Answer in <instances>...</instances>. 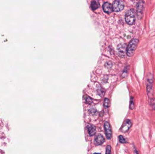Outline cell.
Masks as SVG:
<instances>
[{
	"instance_id": "19",
	"label": "cell",
	"mask_w": 155,
	"mask_h": 154,
	"mask_svg": "<svg viewBox=\"0 0 155 154\" xmlns=\"http://www.w3.org/2000/svg\"><path fill=\"white\" fill-rule=\"evenodd\" d=\"M127 72H128V69H127V68H126L124 71L123 72V73H122V77H126V76H127Z\"/></svg>"
},
{
	"instance_id": "9",
	"label": "cell",
	"mask_w": 155,
	"mask_h": 154,
	"mask_svg": "<svg viewBox=\"0 0 155 154\" xmlns=\"http://www.w3.org/2000/svg\"><path fill=\"white\" fill-rule=\"evenodd\" d=\"M103 8L104 12L107 14H110L113 11V7L111 4L108 2H105L103 4Z\"/></svg>"
},
{
	"instance_id": "18",
	"label": "cell",
	"mask_w": 155,
	"mask_h": 154,
	"mask_svg": "<svg viewBox=\"0 0 155 154\" xmlns=\"http://www.w3.org/2000/svg\"><path fill=\"white\" fill-rule=\"evenodd\" d=\"M111 147L110 145H108L106 148V154H110L111 153Z\"/></svg>"
},
{
	"instance_id": "5",
	"label": "cell",
	"mask_w": 155,
	"mask_h": 154,
	"mask_svg": "<svg viewBox=\"0 0 155 154\" xmlns=\"http://www.w3.org/2000/svg\"><path fill=\"white\" fill-rule=\"evenodd\" d=\"M126 45L124 43H120L117 47L119 55L121 58H124L126 54H127Z\"/></svg>"
},
{
	"instance_id": "17",
	"label": "cell",
	"mask_w": 155,
	"mask_h": 154,
	"mask_svg": "<svg viewBox=\"0 0 155 154\" xmlns=\"http://www.w3.org/2000/svg\"><path fill=\"white\" fill-rule=\"evenodd\" d=\"M150 105L153 110H155V99L152 98L150 100Z\"/></svg>"
},
{
	"instance_id": "12",
	"label": "cell",
	"mask_w": 155,
	"mask_h": 154,
	"mask_svg": "<svg viewBox=\"0 0 155 154\" xmlns=\"http://www.w3.org/2000/svg\"><path fill=\"white\" fill-rule=\"evenodd\" d=\"M99 3L98 1L97 0H94L92 2H91V7L93 11L96 10L99 7Z\"/></svg>"
},
{
	"instance_id": "3",
	"label": "cell",
	"mask_w": 155,
	"mask_h": 154,
	"mask_svg": "<svg viewBox=\"0 0 155 154\" xmlns=\"http://www.w3.org/2000/svg\"><path fill=\"white\" fill-rule=\"evenodd\" d=\"M145 9V3L143 1H140L137 5V17L139 20L142 19L143 16Z\"/></svg>"
},
{
	"instance_id": "10",
	"label": "cell",
	"mask_w": 155,
	"mask_h": 154,
	"mask_svg": "<svg viewBox=\"0 0 155 154\" xmlns=\"http://www.w3.org/2000/svg\"><path fill=\"white\" fill-rule=\"evenodd\" d=\"M87 129L88 133L90 136H94L95 134L96 130L95 127L94 125L91 124L88 125L87 126Z\"/></svg>"
},
{
	"instance_id": "2",
	"label": "cell",
	"mask_w": 155,
	"mask_h": 154,
	"mask_svg": "<svg viewBox=\"0 0 155 154\" xmlns=\"http://www.w3.org/2000/svg\"><path fill=\"white\" fill-rule=\"evenodd\" d=\"M135 13L133 9L128 10L125 14V20L126 23L129 25H133L135 22Z\"/></svg>"
},
{
	"instance_id": "15",
	"label": "cell",
	"mask_w": 155,
	"mask_h": 154,
	"mask_svg": "<svg viewBox=\"0 0 155 154\" xmlns=\"http://www.w3.org/2000/svg\"><path fill=\"white\" fill-rule=\"evenodd\" d=\"M84 98L85 100L86 103L91 104L92 103V102H93L92 99L91 98H90V97L88 96H84Z\"/></svg>"
},
{
	"instance_id": "1",
	"label": "cell",
	"mask_w": 155,
	"mask_h": 154,
	"mask_svg": "<svg viewBox=\"0 0 155 154\" xmlns=\"http://www.w3.org/2000/svg\"><path fill=\"white\" fill-rule=\"evenodd\" d=\"M138 42V39H133L129 43L127 48V55L128 56H132L134 55Z\"/></svg>"
},
{
	"instance_id": "8",
	"label": "cell",
	"mask_w": 155,
	"mask_h": 154,
	"mask_svg": "<svg viewBox=\"0 0 155 154\" xmlns=\"http://www.w3.org/2000/svg\"><path fill=\"white\" fill-rule=\"evenodd\" d=\"M104 142L105 139L101 134H98L95 139V143L96 145H101Z\"/></svg>"
},
{
	"instance_id": "4",
	"label": "cell",
	"mask_w": 155,
	"mask_h": 154,
	"mask_svg": "<svg viewBox=\"0 0 155 154\" xmlns=\"http://www.w3.org/2000/svg\"><path fill=\"white\" fill-rule=\"evenodd\" d=\"M113 11L115 12H120L124 7V3L122 0H116L113 3Z\"/></svg>"
},
{
	"instance_id": "13",
	"label": "cell",
	"mask_w": 155,
	"mask_h": 154,
	"mask_svg": "<svg viewBox=\"0 0 155 154\" xmlns=\"http://www.w3.org/2000/svg\"><path fill=\"white\" fill-rule=\"evenodd\" d=\"M130 109H134V98L132 97L130 99V106H129Z\"/></svg>"
},
{
	"instance_id": "7",
	"label": "cell",
	"mask_w": 155,
	"mask_h": 154,
	"mask_svg": "<svg viewBox=\"0 0 155 154\" xmlns=\"http://www.w3.org/2000/svg\"><path fill=\"white\" fill-rule=\"evenodd\" d=\"M132 122H131V121L130 120H126L124 123L123 124L122 127L121 131L122 132H127L132 126Z\"/></svg>"
},
{
	"instance_id": "14",
	"label": "cell",
	"mask_w": 155,
	"mask_h": 154,
	"mask_svg": "<svg viewBox=\"0 0 155 154\" xmlns=\"http://www.w3.org/2000/svg\"><path fill=\"white\" fill-rule=\"evenodd\" d=\"M104 106L106 108H108L110 106V100L108 98H105L104 100Z\"/></svg>"
},
{
	"instance_id": "6",
	"label": "cell",
	"mask_w": 155,
	"mask_h": 154,
	"mask_svg": "<svg viewBox=\"0 0 155 154\" xmlns=\"http://www.w3.org/2000/svg\"><path fill=\"white\" fill-rule=\"evenodd\" d=\"M104 129L107 139L109 140L112 137V132L110 124L108 121H105L104 124Z\"/></svg>"
},
{
	"instance_id": "11",
	"label": "cell",
	"mask_w": 155,
	"mask_h": 154,
	"mask_svg": "<svg viewBox=\"0 0 155 154\" xmlns=\"http://www.w3.org/2000/svg\"><path fill=\"white\" fill-rule=\"evenodd\" d=\"M147 91H148V94L150 95V93L152 92V79H148L147 80Z\"/></svg>"
},
{
	"instance_id": "16",
	"label": "cell",
	"mask_w": 155,
	"mask_h": 154,
	"mask_svg": "<svg viewBox=\"0 0 155 154\" xmlns=\"http://www.w3.org/2000/svg\"><path fill=\"white\" fill-rule=\"evenodd\" d=\"M119 141L122 143H125L127 142L126 140L125 139V138L123 136L120 135L119 137Z\"/></svg>"
},
{
	"instance_id": "20",
	"label": "cell",
	"mask_w": 155,
	"mask_h": 154,
	"mask_svg": "<svg viewBox=\"0 0 155 154\" xmlns=\"http://www.w3.org/2000/svg\"><path fill=\"white\" fill-rule=\"evenodd\" d=\"M106 65H107L106 66H107L108 68H111L112 66V64L111 62L109 61V62H107V63H106Z\"/></svg>"
}]
</instances>
